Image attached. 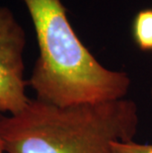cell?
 Returning <instances> with one entry per match:
<instances>
[{
    "instance_id": "6da1fadb",
    "label": "cell",
    "mask_w": 152,
    "mask_h": 153,
    "mask_svg": "<svg viewBox=\"0 0 152 153\" xmlns=\"http://www.w3.org/2000/svg\"><path fill=\"white\" fill-rule=\"evenodd\" d=\"M138 125L137 105L125 98L67 107L30 98L19 113L0 114V144L5 153H114Z\"/></svg>"
},
{
    "instance_id": "7a4b0ae2",
    "label": "cell",
    "mask_w": 152,
    "mask_h": 153,
    "mask_svg": "<svg viewBox=\"0 0 152 153\" xmlns=\"http://www.w3.org/2000/svg\"><path fill=\"white\" fill-rule=\"evenodd\" d=\"M33 21L39 57L28 85L36 99L59 107L124 99L125 72L102 65L77 37L61 0H22Z\"/></svg>"
},
{
    "instance_id": "3957f363",
    "label": "cell",
    "mask_w": 152,
    "mask_h": 153,
    "mask_svg": "<svg viewBox=\"0 0 152 153\" xmlns=\"http://www.w3.org/2000/svg\"><path fill=\"white\" fill-rule=\"evenodd\" d=\"M26 33L9 8L0 6V114L13 115L23 110L26 94L24 51Z\"/></svg>"
},
{
    "instance_id": "277c9868",
    "label": "cell",
    "mask_w": 152,
    "mask_h": 153,
    "mask_svg": "<svg viewBox=\"0 0 152 153\" xmlns=\"http://www.w3.org/2000/svg\"><path fill=\"white\" fill-rule=\"evenodd\" d=\"M133 36L142 51H152V9H145L136 15L133 23Z\"/></svg>"
},
{
    "instance_id": "5b68a950",
    "label": "cell",
    "mask_w": 152,
    "mask_h": 153,
    "mask_svg": "<svg viewBox=\"0 0 152 153\" xmlns=\"http://www.w3.org/2000/svg\"><path fill=\"white\" fill-rule=\"evenodd\" d=\"M114 153H152V144H140L134 141L114 142Z\"/></svg>"
},
{
    "instance_id": "8992f818",
    "label": "cell",
    "mask_w": 152,
    "mask_h": 153,
    "mask_svg": "<svg viewBox=\"0 0 152 153\" xmlns=\"http://www.w3.org/2000/svg\"><path fill=\"white\" fill-rule=\"evenodd\" d=\"M0 153H5V152H4V150H3V148H2L1 144H0Z\"/></svg>"
},
{
    "instance_id": "52a82bcc",
    "label": "cell",
    "mask_w": 152,
    "mask_h": 153,
    "mask_svg": "<svg viewBox=\"0 0 152 153\" xmlns=\"http://www.w3.org/2000/svg\"><path fill=\"white\" fill-rule=\"evenodd\" d=\"M151 97H152V90H151Z\"/></svg>"
}]
</instances>
